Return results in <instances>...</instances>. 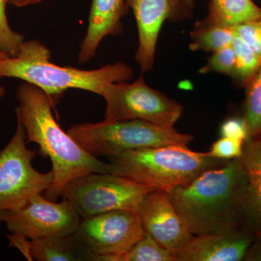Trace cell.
<instances>
[{
  "label": "cell",
  "instance_id": "obj_1",
  "mask_svg": "<svg viewBox=\"0 0 261 261\" xmlns=\"http://www.w3.org/2000/svg\"><path fill=\"white\" fill-rule=\"evenodd\" d=\"M15 97L17 121L25 128L27 143L39 145V154L49 158L53 166V181L44 191L46 198L56 200L68 182L83 175L112 173L109 163L94 157L62 129L53 116L56 104L42 89L23 82Z\"/></svg>",
  "mask_w": 261,
  "mask_h": 261
},
{
  "label": "cell",
  "instance_id": "obj_2",
  "mask_svg": "<svg viewBox=\"0 0 261 261\" xmlns=\"http://www.w3.org/2000/svg\"><path fill=\"white\" fill-rule=\"evenodd\" d=\"M247 187L246 171L236 159L168 192L190 232L200 235L246 228L242 211Z\"/></svg>",
  "mask_w": 261,
  "mask_h": 261
},
{
  "label": "cell",
  "instance_id": "obj_3",
  "mask_svg": "<svg viewBox=\"0 0 261 261\" xmlns=\"http://www.w3.org/2000/svg\"><path fill=\"white\" fill-rule=\"evenodd\" d=\"M51 51L38 39L25 40L15 57L0 58V78L18 79L42 89L55 104L68 89H80L100 96L106 84L130 82L134 70L117 62L97 69L61 66L50 61Z\"/></svg>",
  "mask_w": 261,
  "mask_h": 261
},
{
  "label": "cell",
  "instance_id": "obj_4",
  "mask_svg": "<svg viewBox=\"0 0 261 261\" xmlns=\"http://www.w3.org/2000/svg\"><path fill=\"white\" fill-rule=\"evenodd\" d=\"M108 160L113 174L167 192L188 185L202 173L228 161L181 145L126 151Z\"/></svg>",
  "mask_w": 261,
  "mask_h": 261
},
{
  "label": "cell",
  "instance_id": "obj_5",
  "mask_svg": "<svg viewBox=\"0 0 261 261\" xmlns=\"http://www.w3.org/2000/svg\"><path fill=\"white\" fill-rule=\"evenodd\" d=\"M96 158L113 157L126 151L171 145H187L193 137L142 120L74 124L67 130Z\"/></svg>",
  "mask_w": 261,
  "mask_h": 261
},
{
  "label": "cell",
  "instance_id": "obj_6",
  "mask_svg": "<svg viewBox=\"0 0 261 261\" xmlns=\"http://www.w3.org/2000/svg\"><path fill=\"white\" fill-rule=\"evenodd\" d=\"M154 190L113 173H89L68 182L61 197L85 219L111 211L137 210L142 198Z\"/></svg>",
  "mask_w": 261,
  "mask_h": 261
},
{
  "label": "cell",
  "instance_id": "obj_7",
  "mask_svg": "<svg viewBox=\"0 0 261 261\" xmlns=\"http://www.w3.org/2000/svg\"><path fill=\"white\" fill-rule=\"evenodd\" d=\"M100 96L106 102V121L142 120L174 128L183 113L181 104L149 87L143 76L132 83L106 84Z\"/></svg>",
  "mask_w": 261,
  "mask_h": 261
},
{
  "label": "cell",
  "instance_id": "obj_8",
  "mask_svg": "<svg viewBox=\"0 0 261 261\" xmlns=\"http://www.w3.org/2000/svg\"><path fill=\"white\" fill-rule=\"evenodd\" d=\"M27 144L25 128L17 121L13 138L0 149V212L23 207L53 183V171L41 173L33 167L37 152Z\"/></svg>",
  "mask_w": 261,
  "mask_h": 261
},
{
  "label": "cell",
  "instance_id": "obj_9",
  "mask_svg": "<svg viewBox=\"0 0 261 261\" xmlns=\"http://www.w3.org/2000/svg\"><path fill=\"white\" fill-rule=\"evenodd\" d=\"M0 220L10 232L35 240L74 234L81 218L66 199L55 202L39 194L20 208L0 212Z\"/></svg>",
  "mask_w": 261,
  "mask_h": 261
},
{
  "label": "cell",
  "instance_id": "obj_10",
  "mask_svg": "<svg viewBox=\"0 0 261 261\" xmlns=\"http://www.w3.org/2000/svg\"><path fill=\"white\" fill-rule=\"evenodd\" d=\"M140 214L122 209L81 219L74 234L98 257L126 253L145 235Z\"/></svg>",
  "mask_w": 261,
  "mask_h": 261
},
{
  "label": "cell",
  "instance_id": "obj_11",
  "mask_svg": "<svg viewBox=\"0 0 261 261\" xmlns=\"http://www.w3.org/2000/svg\"><path fill=\"white\" fill-rule=\"evenodd\" d=\"M136 211L140 214L145 232L175 255L191 238V232L175 209L166 190H154L149 192Z\"/></svg>",
  "mask_w": 261,
  "mask_h": 261
},
{
  "label": "cell",
  "instance_id": "obj_12",
  "mask_svg": "<svg viewBox=\"0 0 261 261\" xmlns=\"http://www.w3.org/2000/svg\"><path fill=\"white\" fill-rule=\"evenodd\" d=\"M255 236L246 228L192 235L176 253V261H240Z\"/></svg>",
  "mask_w": 261,
  "mask_h": 261
},
{
  "label": "cell",
  "instance_id": "obj_13",
  "mask_svg": "<svg viewBox=\"0 0 261 261\" xmlns=\"http://www.w3.org/2000/svg\"><path fill=\"white\" fill-rule=\"evenodd\" d=\"M126 5L133 11L138 32L135 61L142 73H147L154 65L160 32L169 18L171 0H126Z\"/></svg>",
  "mask_w": 261,
  "mask_h": 261
},
{
  "label": "cell",
  "instance_id": "obj_14",
  "mask_svg": "<svg viewBox=\"0 0 261 261\" xmlns=\"http://www.w3.org/2000/svg\"><path fill=\"white\" fill-rule=\"evenodd\" d=\"M128 12L126 0H92L88 27L79 47V63L93 59L103 39L122 34V19Z\"/></svg>",
  "mask_w": 261,
  "mask_h": 261
},
{
  "label": "cell",
  "instance_id": "obj_15",
  "mask_svg": "<svg viewBox=\"0 0 261 261\" xmlns=\"http://www.w3.org/2000/svg\"><path fill=\"white\" fill-rule=\"evenodd\" d=\"M239 159L247 176L242 211L244 225L255 237L261 236V135L245 141Z\"/></svg>",
  "mask_w": 261,
  "mask_h": 261
},
{
  "label": "cell",
  "instance_id": "obj_16",
  "mask_svg": "<svg viewBox=\"0 0 261 261\" xmlns=\"http://www.w3.org/2000/svg\"><path fill=\"white\" fill-rule=\"evenodd\" d=\"M31 260L97 261V255L75 234L29 240Z\"/></svg>",
  "mask_w": 261,
  "mask_h": 261
},
{
  "label": "cell",
  "instance_id": "obj_17",
  "mask_svg": "<svg viewBox=\"0 0 261 261\" xmlns=\"http://www.w3.org/2000/svg\"><path fill=\"white\" fill-rule=\"evenodd\" d=\"M261 16V8L252 0H210L205 20L234 29Z\"/></svg>",
  "mask_w": 261,
  "mask_h": 261
},
{
  "label": "cell",
  "instance_id": "obj_18",
  "mask_svg": "<svg viewBox=\"0 0 261 261\" xmlns=\"http://www.w3.org/2000/svg\"><path fill=\"white\" fill-rule=\"evenodd\" d=\"M234 36V29L209 23L202 19L196 22L190 32V49L213 53L231 45Z\"/></svg>",
  "mask_w": 261,
  "mask_h": 261
},
{
  "label": "cell",
  "instance_id": "obj_19",
  "mask_svg": "<svg viewBox=\"0 0 261 261\" xmlns=\"http://www.w3.org/2000/svg\"><path fill=\"white\" fill-rule=\"evenodd\" d=\"M97 261H176L173 252L159 245L150 235L143 238L126 253L98 257Z\"/></svg>",
  "mask_w": 261,
  "mask_h": 261
},
{
  "label": "cell",
  "instance_id": "obj_20",
  "mask_svg": "<svg viewBox=\"0 0 261 261\" xmlns=\"http://www.w3.org/2000/svg\"><path fill=\"white\" fill-rule=\"evenodd\" d=\"M231 46L236 56V65L231 80L238 87L244 88L260 69L261 61L249 44L236 33Z\"/></svg>",
  "mask_w": 261,
  "mask_h": 261
},
{
  "label": "cell",
  "instance_id": "obj_21",
  "mask_svg": "<svg viewBox=\"0 0 261 261\" xmlns=\"http://www.w3.org/2000/svg\"><path fill=\"white\" fill-rule=\"evenodd\" d=\"M244 89L245 99L243 118L250 138L261 135V66Z\"/></svg>",
  "mask_w": 261,
  "mask_h": 261
},
{
  "label": "cell",
  "instance_id": "obj_22",
  "mask_svg": "<svg viewBox=\"0 0 261 261\" xmlns=\"http://www.w3.org/2000/svg\"><path fill=\"white\" fill-rule=\"evenodd\" d=\"M8 4V0H0V53L6 57H15L18 55L25 37L10 27L7 16Z\"/></svg>",
  "mask_w": 261,
  "mask_h": 261
},
{
  "label": "cell",
  "instance_id": "obj_23",
  "mask_svg": "<svg viewBox=\"0 0 261 261\" xmlns=\"http://www.w3.org/2000/svg\"><path fill=\"white\" fill-rule=\"evenodd\" d=\"M236 65V56L232 46L222 48L212 53L207 63L200 69L202 74L216 73L232 77Z\"/></svg>",
  "mask_w": 261,
  "mask_h": 261
},
{
  "label": "cell",
  "instance_id": "obj_24",
  "mask_svg": "<svg viewBox=\"0 0 261 261\" xmlns=\"http://www.w3.org/2000/svg\"><path fill=\"white\" fill-rule=\"evenodd\" d=\"M244 143L241 140L221 137L213 144L208 153L213 157L228 161L240 159L243 154Z\"/></svg>",
  "mask_w": 261,
  "mask_h": 261
},
{
  "label": "cell",
  "instance_id": "obj_25",
  "mask_svg": "<svg viewBox=\"0 0 261 261\" xmlns=\"http://www.w3.org/2000/svg\"><path fill=\"white\" fill-rule=\"evenodd\" d=\"M234 32L249 44L261 61V16L235 27Z\"/></svg>",
  "mask_w": 261,
  "mask_h": 261
},
{
  "label": "cell",
  "instance_id": "obj_26",
  "mask_svg": "<svg viewBox=\"0 0 261 261\" xmlns=\"http://www.w3.org/2000/svg\"><path fill=\"white\" fill-rule=\"evenodd\" d=\"M221 137L245 141L249 138L248 130L243 118H231L226 120L221 126Z\"/></svg>",
  "mask_w": 261,
  "mask_h": 261
},
{
  "label": "cell",
  "instance_id": "obj_27",
  "mask_svg": "<svg viewBox=\"0 0 261 261\" xmlns=\"http://www.w3.org/2000/svg\"><path fill=\"white\" fill-rule=\"evenodd\" d=\"M195 0H171L170 21L178 22L191 18L195 8Z\"/></svg>",
  "mask_w": 261,
  "mask_h": 261
},
{
  "label": "cell",
  "instance_id": "obj_28",
  "mask_svg": "<svg viewBox=\"0 0 261 261\" xmlns=\"http://www.w3.org/2000/svg\"><path fill=\"white\" fill-rule=\"evenodd\" d=\"M243 260L261 261V236H256L245 254Z\"/></svg>",
  "mask_w": 261,
  "mask_h": 261
},
{
  "label": "cell",
  "instance_id": "obj_29",
  "mask_svg": "<svg viewBox=\"0 0 261 261\" xmlns=\"http://www.w3.org/2000/svg\"><path fill=\"white\" fill-rule=\"evenodd\" d=\"M45 0H8L9 5H13L17 8H25L42 3Z\"/></svg>",
  "mask_w": 261,
  "mask_h": 261
},
{
  "label": "cell",
  "instance_id": "obj_30",
  "mask_svg": "<svg viewBox=\"0 0 261 261\" xmlns=\"http://www.w3.org/2000/svg\"><path fill=\"white\" fill-rule=\"evenodd\" d=\"M5 94H6V89H5L4 86H3L0 84V99L4 97Z\"/></svg>",
  "mask_w": 261,
  "mask_h": 261
},
{
  "label": "cell",
  "instance_id": "obj_31",
  "mask_svg": "<svg viewBox=\"0 0 261 261\" xmlns=\"http://www.w3.org/2000/svg\"><path fill=\"white\" fill-rule=\"evenodd\" d=\"M5 57L6 56H3V54H1V53H0V58H5Z\"/></svg>",
  "mask_w": 261,
  "mask_h": 261
},
{
  "label": "cell",
  "instance_id": "obj_32",
  "mask_svg": "<svg viewBox=\"0 0 261 261\" xmlns=\"http://www.w3.org/2000/svg\"><path fill=\"white\" fill-rule=\"evenodd\" d=\"M2 222H3V221H2L1 220H0V224H2Z\"/></svg>",
  "mask_w": 261,
  "mask_h": 261
}]
</instances>
